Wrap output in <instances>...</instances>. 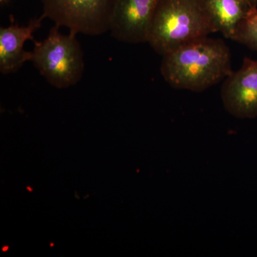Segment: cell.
Here are the masks:
<instances>
[{
	"mask_svg": "<svg viewBox=\"0 0 257 257\" xmlns=\"http://www.w3.org/2000/svg\"><path fill=\"white\" fill-rule=\"evenodd\" d=\"M161 73L175 89L202 92L232 73L229 47L202 37L163 55Z\"/></svg>",
	"mask_w": 257,
	"mask_h": 257,
	"instance_id": "obj_1",
	"label": "cell"
},
{
	"mask_svg": "<svg viewBox=\"0 0 257 257\" xmlns=\"http://www.w3.org/2000/svg\"><path fill=\"white\" fill-rule=\"evenodd\" d=\"M217 32L200 0H160L147 42L163 56Z\"/></svg>",
	"mask_w": 257,
	"mask_h": 257,
	"instance_id": "obj_2",
	"label": "cell"
},
{
	"mask_svg": "<svg viewBox=\"0 0 257 257\" xmlns=\"http://www.w3.org/2000/svg\"><path fill=\"white\" fill-rule=\"evenodd\" d=\"M52 27L41 42L34 41L32 62L51 85L59 89L75 85L84 71V53L76 35H63Z\"/></svg>",
	"mask_w": 257,
	"mask_h": 257,
	"instance_id": "obj_3",
	"label": "cell"
},
{
	"mask_svg": "<svg viewBox=\"0 0 257 257\" xmlns=\"http://www.w3.org/2000/svg\"><path fill=\"white\" fill-rule=\"evenodd\" d=\"M43 13L74 35L99 36L110 30L116 0H40Z\"/></svg>",
	"mask_w": 257,
	"mask_h": 257,
	"instance_id": "obj_4",
	"label": "cell"
},
{
	"mask_svg": "<svg viewBox=\"0 0 257 257\" xmlns=\"http://www.w3.org/2000/svg\"><path fill=\"white\" fill-rule=\"evenodd\" d=\"M160 0H116L110 32L118 41L147 42L149 30Z\"/></svg>",
	"mask_w": 257,
	"mask_h": 257,
	"instance_id": "obj_5",
	"label": "cell"
},
{
	"mask_svg": "<svg viewBox=\"0 0 257 257\" xmlns=\"http://www.w3.org/2000/svg\"><path fill=\"white\" fill-rule=\"evenodd\" d=\"M221 96L225 109L235 117H257V60L245 58L241 68L226 77Z\"/></svg>",
	"mask_w": 257,
	"mask_h": 257,
	"instance_id": "obj_6",
	"label": "cell"
},
{
	"mask_svg": "<svg viewBox=\"0 0 257 257\" xmlns=\"http://www.w3.org/2000/svg\"><path fill=\"white\" fill-rule=\"evenodd\" d=\"M46 18L42 14L30 20L27 26L12 24L8 28H0V72L3 74L15 73L28 61H32V52L24 50L28 40H34L33 35L42 27Z\"/></svg>",
	"mask_w": 257,
	"mask_h": 257,
	"instance_id": "obj_7",
	"label": "cell"
},
{
	"mask_svg": "<svg viewBox=\"0 0 257 257\" xmlns=\"http://www.w3.org/2000/svg\"><path fill=\"white\" fill-rule=\"evenodd\" d=\"M218 32L232 40L238 27L253 9L246 0H200Z\"/></svg>",
	"mask_w": 257,
	"mask_h": 257,
	"instance_id": "obj_8",
	"label": "cell"
},
{
	"mask_svg": "<svg viewBox=\"0 0 257 257\" xmlns=\"http://www.w3.org/2000/svg\"><path fill=\"white\" fill-rule=\"evenodd\" d=\"M232 40L257 51V7L250 10Z\"/></svg>",
	"mask_w": 257,
	"mask_h": 257,
	"instance_id": "obj_9",
	"label": "cell"
},
{
	"mask_svg": "<svg viewBox=\"0 0 257 257\" xmlns=\"http://www.w3.org/2000/svg\"><path fill=\"white\" fill-rule=\"evenodd\" d=\"M251 6L253 7V8H256L257 7V1L256 0H246Z\"/></svg>",
	"mask_w": 257,
	"mask_h": 257,
	"instance_id": "obj_10",
	"label": "cell"
},
{
	"mask_svg": "<svg viewBox=\"0 0 257 257\" xmlns=\"http://www.w3.org/2000/svg\"><path fill=\"white\" fill-rule=\"evenodd\" d=\"M8 1V0H0V3H2V4H3V3H5V2H7Z\"/></svg>",
	"mask_w": 257,
	"mask_h": 257,
	"instance_id": "obj_11",
	"label": "cell"
},
{
	"mask_svg": "<svg viewBox=\"0 0 257 257\" xmlns=\"http://www.w3.org/2000/svg\"><path fill=\"white\" fill-rule=\"evenodd\" d=\"M256 1H257V0H256Z\"/></svg>",
	"mask_w": 257,
	"mask_h": 257,
	"instance_id": "obj_12",
	"label": "cell"
}]
</instances>
